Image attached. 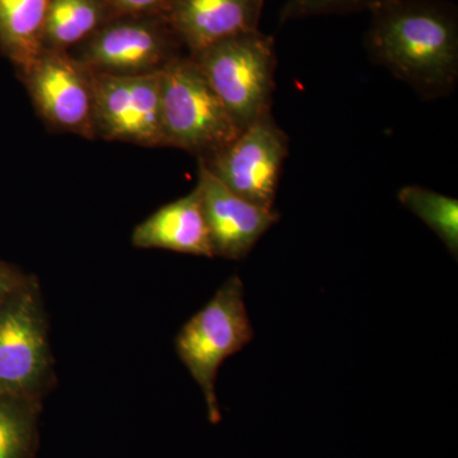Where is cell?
<instances>
[{
	"label": "cell",
	"mask_w": 458,
	"mask_h": 458,
	"mask_svg": "<svg viewBox=\"0 0 458 458\" xmlns=\"http://www.w3.org/2000/svg\"><path fill=\"white\" fill-rule=\"evenodd\" d=\"M20 73L33 106L47 126L84 140H98L92 72L69 51L42 49Z\"/></svg>",
	"instance_id": "ba28073f"
},
{
	"label": "cell",
	"mask_w": 458,
	"mask_h": 458,
	"mask_svg": "<svg viewBox=\"0 0 458 458\" xmlns=\"http://www.w3.org/2000/svg\"><path fill=\"white\" fill-rule=\"evenodd\" d=\"M388 0H286L280 13L283 23L304 18L369 11Z\"/></svg>",
	"instance_id": "e0dca14e"
},
{
	"label": "cell",
	"mask_w": 458,
	"mask_h": 458,
	"mask_svg": "<svg viewBox=\"0 0 458 458\" xmlns=\"http://www.w3.org/2000/svg\"><path fill=\"white\" fill-rule=\"evenodd\" d=\"M51 0H0V49L25 68L44 49Z\"/></svg>",
	"instance_id": "4fadbf2b"
},
{
	"label": "cell",
	"mask_w": 458,
	"mask_h": 458,
	"mask_svg": "<svg viewBox=\"0 0 458 458\" xmlns=\"http://www.w3.org/2000/svg\"><path fill=\"white\" fill-rule=\"evenodd\" d=\"M131 243L137 249L214 258L198 189L164 205L140 223L132 231Z\"/></svg>",
	"instance_id": "7c38bea8"
},
{
	"label": "cell",
	"mask_w": 458,
	"mask_h": 458,
	"mask_svg": "<svg viewBox=\"0 0 458 458\" xmlns=\"http://www.w3.org/2000/svg\"><path fill=\"white\" fill-rule=\"evenodd\" d=\"M182 47L164 16H119L99 27L72 54L95 73H158Z\"/></svg>",
	"instance_id": "8992f818"
},
{
	"label": "cell",
	"mask_w": 458,
	"mask_h": 458,
	"mask_svg": "<svg viewBox=\"0 0 458 458\" xmlns=\"http://www.w3.org/2000/svg\"><path fill=\"white\" fill-rule=\"evenodd\" d=\"M96 138L165 147L161 72L111 75L92 72Z\"/></svg>",
	"instance_id": "9c48e42d"
},
{
	"label": "cell",
	"mask_w": 458,
	"mask_h": 458,
	"mask_svg": "<svg viewBox=\"0 0 458 458\" xmlns=\"http://www.w3.org/2000/svg\"><path fill=\"white\" fill-rule=\"evenodd\" d=\"M55 384L40 284L26 279L0 303V394L44 403Z\"/></svg>",
	"instance_id": "7a4b0ae2"
},
{
	"label": "cell",
	"mask_w": 458,
	"mask_h": 458,
	"mask_svg": "<svg viewBox=\"0 0 458 458\" xmlns=\"http://www.w3.org/2000/svg\"><path fill=\"white\" fill-rule=\"evenodd\" d=\"M254 339L245 303V286L240 276L223 283L200 311L183 325L174 339V348L183 366L201 388L208 419L218 424L222 414L216 399V381L223 361Z\"/></svg>",
	"instance_id": "3957f363"
},
{
	"label": "cell",
	"mask_w": 458,
	"mask_h": 458,
	"mask_svg": "<svg viewBox=\"0 0 458 458\" xmlns=\"http://www.w3.org/2000/svg\"><path fill=\"white\" fill-rule=\"evenodd\" d=\"M288 155V135L270 111L243 129L228 146L199 161L238 197L274 209Z\"/></svg>",
	"instance_id": "52a82bcc"
},
{
	"label": "cell",
	"mask_w": 458,
	"mask_h": 458,
	"mask_svg": "<svg viewBox=\"0 0 458 458\" xmlns=\"http://www.w3.org/2000/svg\"><path fill=\"white\" fill-rule=\"evenodd\" d=\"M264 0H171L165 18L195 55L216 42L259 30Z\"/></svg>",
	"instance_id": "8fae6325"
},
{
	"label": "cell",
	"mask_w": 458,
	"mask_h": 458,
	"mask_svg": "<svg viewBox=\"0 0 458 458\" xmlns=\"http://www.w3.org/2000/svg\"><path fill=\"white\" fill-rule=\"evenodd\" d=\"M197 189L213 255L242 260L280 216L238 197L199 161Z\"/></svg>",
	"instance_id": "30bf717a"
},
{
	"label": "cell",
	"mask_w": 458,
	"mask_h": 458,
	"mask_svg": "<svg viewBox=\"0 0 458 458\" xmlns=\"http://www.w3.org/2000/svg\"><path fill=\"white\" fill-rule=\"evenodd\" d=\"M26 276L16 267L0 262V303L26 279Z\"/></svg>",
	"instance_id": "d6986e66"
},
{
	"label": "cell",
	"mask_w": 458,
	"mask_h": 458,
	"mask_svg": "<svg viewBox=\"0 0 458 458\" xmlns=\"http://www.w3.org/2000/svg\"><path fill=\"white\" fill-rule=\"evenodd\" d=\"M116 17L105 0H51L44 49L69 51Z\"/></svg>",
	"instance_id": "5bb4252c"
},
{
	"label": "cell",
	"mask_w": 458,
	"mask_h": 458,
	"mask_svg": "<svg viewBox=\"0 0 458 458\" xmlns=\"http://www.w3.org/2000/svg\"><path fill=\"white\" fill-rule=\"evenodd\" d=\"M114 16H165L171 0H105Z\"/></svg>",
	"instance_id": "ac0fdd59"
},
{
	"label": "cell",
	"mask_w": 458,
	"mask_h": 458,
	"mask_svg": "<svg viewBox=\"0 0 458 458\" xmlns=\"http://www.w3.org/2000/svg\"><path fill=\"white\" fill-rule=\"evenodd\" d=\"M190 56L241 131L270 113L276 71L271 36L260 30L240 33Z\"/></svg>",
	"instance_id": "5b68a950"
},
{
	"label": "cell",
	"mask_w": 458,
	"mask_h": 458,
	"mask_svg": "<svg viewBox=\"0 0 458 458\" xmlns=\"http://www.w3.org/2000/svg\"><path fill=\"white\" fill-rule=\"evenodd\" d=\"M165 147L209 158L240 134V128L192 56H179L161 72Z\"/></svg>",
	"instance_id": "277c9868"
},
{
	"label": "cell",
	"mask_w": 458,
	"mask_h": 458,
	"mask_svg": "<svg viewBox=\"0 0 458 458\" xmlns=\"http://www.w3.org/2000/svg\"><path fill=\"white\" fill-rule=\"evenodd\" d=\"M366 45L377 64L424 99L447 98L458 81V25L438 0H388L373 9Z\"/></svg>",
	"instance_id": "6da1fadb"
},
{
	"label": "cell",
	"mask_w": 458,
	"mask_h": 458,
	"mask_svg": "<svg viewBox=\"0 0 458 458\" xmlns=\"http://www.w3.org/2000/svg\"><path fill=\"white\" fill-rule=\"evenodd\" d=\"M42 403L0 394V458H33Z\"/></svg>",
	"instance_id": "9a60e30c"
},
{
	"label": "cell",
	"mask_w": 458,
	"mask_h": 458,
	"mask_svg": "<svg viewBox=\"0 0 458 458\" xmlns=\"http://www.w3.org/2000/svg\"><path fill=\"white\" fill-rule=\"evenodd\" d=\"M400 203L432 229L450 254L458 255V201L433 190L410 185L397 194Z\"/></svg>",
	"instance_id": "2e32d148"
}]
</instances>
